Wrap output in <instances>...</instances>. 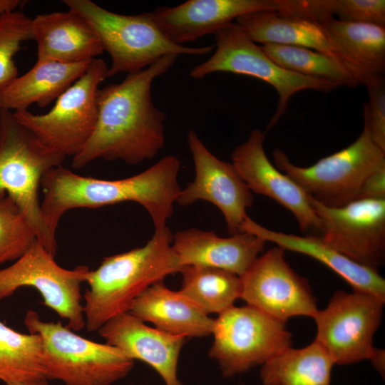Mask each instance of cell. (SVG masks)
Segmentation results:
<instances>
[{
    "mask_svg": "<svg viewBox=\"0 0 385 385\" xmlns=\"http://www.w3.org/2000/svg\"><path fill=\"white\" fill-rule=\"evenodd\" d=\"M165 333L188 337L212 335L215 319L178 291L163 282L146 289L132 303L129 312Z\"/></svg>",
    "mask_w": 385,
    "mask_h": 385,
    "instance_id": "603a6c76",
    "label": "cell"
},
{
    "mask_svg": "<svg viewBox=\"0 0 385 385\" xmlns=\"http://www.w3.org/2000/svg\"><path fill=\"white\" fill-rule=\"evenodd\" d=\"M31 21L18 10L0 16V93L19 76L15 56L32 39Z\"/></svg>",
    "mask_w": 385,
    "mask_h": 385,
    "instance_id": "f546056e",
    "label": "cell"
},
{
    "mask_svg": "<svg viewBox=\"0 0 385 385\" xmlns=\"http://www.w3.org/2000/svg\"><path fill=\"white\" fill-rule=\"evenodd\" d=\"M334 363L322 345L314 339L309 345L292 346L262 365L263 385H331Z\"/></svg>",
    "mask_w": 385,
    "mask_h": 385,
    "instance_id": "484cf974",
    "label": "cell"
},
{
    "mask_svg": "<svg viewBox=\"0 0 385 385\" xmlns=\"http://www.w3.org/2000/svg\"><path fill=\"white\" fill-rule=\"evenodd\" d=\"M215 40L214 53L192 68L190 76L200 79L213 73L227 72L253 77L270 84L278 94V103L269 128L285 113L290 98L297 92L314 90L326 93L339 87L332 81L300 75L281 67L235 23L215 33Z\"/></svg>",
    "mask_w": 385,
    "mask_h": 385,
    "instance_id": "ba28073f",
    "label": "cell"
},
{
    "mask_svg": "<svg viewBox=\"0 0 385 385\" xmlns=\"http://www.w3.org/2000/svg\"><path fill=\"white\" fill-rule=\"evenodd\" d=\"M134 385V384H133ZM136 385H144V384H136Z\"/></svg>",
    "mask_w": 385,
    "mask_h": 385,
    "instance_id": "74e56055",
    "label": "cell"
},
{
    "mask_svg": "<svg viewBox=\"0 0 385 385\" xmlns=\"http://www.w3.org/2000/svg\"><path fill=\"white\" fill-rule=\"evenodd\" d=\"M187 142L195 178L181 189L176 202L188 206L197 200L210 202L222 212L230 235L240 233L247 209L253 204L252 192L232 163L213 155L194 130L188 131Z\"/></svg>",
    "mask_w": 385,
    "mask_h": 385,
    "instance_id": "9a60e30c",
    "label": "cell"
},
{
    "mask_svg": "<svg viewBox=\"0 0 385 385\" xmlns=\"http://www.w3.org/2000/svg\"><path fill=\"white\" fill-rule=\"evenodd\" d=\"M385 301L364 292L338 290L327 306L313 317L315 340L334 364L349 365L370 360L376 347L373 339L383 316Z\"/></svg>",
    "mask_w": 385,
    "mask_h": 385,
    "instance_id": "8fae6325",
    "label": "cell"
},
{
    "mask_svg": "<svg viewBox=\"0 0 385 385\" xmlns=\"http://www.w3.org/2000/svg\"><path fill=\"white\" fill-rule=\"evenodd\" d=\"M31 29L32 39L37 45V62L86 63L103 53L95 29L72 10L36 15Z\"/></svg>",
    "mask_w": 385,
    "mask_h": 385,
    "instance_id": "ffe728a7",
    "label": "cell"
},
{
    "mask_svg": "<svg viewBox=\"0 0 385 385\" xmlns=\"http://www.w3.org/2000/svg\"><path fill=\"white\" fill-rule=\"evenodd\" d=\"M385 354L384 351L381 349L376 348L373 356L370 359L374 367L381 374H384V367H385Z\"/></svg>",
    "mask_w": 385,
    "mask_h": 385,
    "instance_id": "e575fe53",
    "label": "cell"
},
{
    "mask_svg": "<svg viewBox=\"0 0 385 385\" xmlns=\"http://www.w3.org/2000/svg\"><path fill=\"white\" fill-rule=\"evenodd\" d=\"M98 332L106 344L151 366L165 385H183L177 371L185 337L150 327L130 312L111 318Z\"/></svg>",
    "mask_w": 385,
    "mask_h": 385,
    "instance_id": "ac0fdd59",
    "label": "cell"
},
{
    "mask_svg": "<svg viewBox=\"0 0 385 385\" xmlns=\"http://www.w3.org/2000/svg\"><path fill=\"white\" fill-rule=\"evenodd\" d=\"M89 270L85 265L73 270L61 267L36 240L14 264L0 270V300L22 287H34L45 306L67 320L71 329L80 331L86 327L81 285Z\"/></svg>",
    "mask_w": 385,
    "mask_h": 385,
    "instance_id": "7c38bea8",
    "label": "cell"
},
{
    "mask_svg": "<svg viewBox=\"0 0 385 385\" xmlns=\"http://www.w3.org/2000/svg\"><path fill=\"white\" fill-rule=\"evenodd\" d=\"M178 56H165L142 71L127 74L121 82L98 89L96 126L84 147L73 157V168L98 159L136 165L153 158L163 148L165 115L154 104L151 88Z\"/></svg>",
    "mask_w": 385,
    "mask_h": 385,
    "instance_id": "6da1fadb",
    "label": "cell"
},
{
    "mask_svg": "<svg viewBox=\"0 0 385 385\" xmlns=\"http://www.w3.org/2000/svg\"><path fill=\"white\" fill-rule=\"evenodd\" d=\"M277 9V0H189L173 7L157 8L152 13L167 38L184 46L215 34L243 14Z\"/></svg>",
    "mask_w": 385,
    "mask_h": 385,
    "instance_id": "e0dca14e",
    "label": "cell"
},
{
    "mask_svg": "<svg viewBox=\"0 0 385 385\" xmlns=\"http://www.w3.org/2000/svg\"><path fill=\"white\" fill-rule=\"evenodd\" d=\"M254 235L266 242L274 243L282 250L311 257L344 279L353 291L368 293L385 300V279L379 271L361 265L326 244L319 235L299 236L266 228L248 215L240 227V232Z\"/></svg>",
    "mask_w": 385,
    "mask_h": 385,
    "instance_id": "44dd1931",
    "label": "cell"
},
{
    "mask_svg": "<svg viewBox=\"0 0 385 385\" xmlns=\"http://www.w3.org/2000/svg\"><path fill=\"white\" fill-rule=\"evenodd\" d=\"M334 55L366 87L384 78L385 27L330 18L319 23Z\"/></svg>",
    "mask_w": 385,
    "mask_h": 385,
    "instance_id": "7402d4cb",
    "label": "cell"
},
{
    "mask_svg": "<svg viewBox=\"0 0 385 385\" xmlns=\"http://www.w3.org/2000/svg\"><path fill=\"white\" fill-rule=\"evenodd\" d=\"M42 342L37 334H21L0 322V380L6 384L44 376Z\"/></svg>",
    "mask_w": 385,
    "mask_h": 385,
    "instance_id": "f1b7e54d",
    "label": "cell"
},
{
    "mask_svg": "<svg viewBox=\"0 0 385 385\" xmlns=\"http://www.w3.org/2000/svg\"><path fill=\"white\" fill-rule=\"evenodd\" d=\"M264 141L265 134L253 129L247 140L232 151V164L251 192L265 195L288 210L303 232L320 235L322 224L309 195L269 160Z\"/></svg>",
    "mask_w": 385,
    "mask_h": 385,
    "instance_id": "2e32d148",
    "label": "cell"
},
{
    "mask_svg": "<svg viewBox=\"0 0 385 385\" xmlns=\"http://www.w3.org/2000/svg\"><path fill=\"white\" fill-rule=\"evenodd\" d=\"M331 8L339 21L385 27L384 0H332Z\"/></svg>",
    "mask_w": 385,
    "mask_h": 385,
    "instance_id": "1f68e13d",
    "label": "cell"
},
{
    "mask_svg": "<svg viewBox=\"0 0 385 385\" xmlns=\"http://www.w3.org/2000/svg\"><path fill=\"white\" fill-rule=\"evenodd\" d=\"M95 29L103 51L111 58L108 78L142 71L167 55L203 56L214 46L178 45L163 33L152 12L125 15L108 11L91 0H64Z\"/></svg>",
    "mask_w": 385,
    "mask_h": 385,
    "instance_id": "277c9868",
    "label": "cell"
},
{
    "mask_svg": "<svg viewBox=\"0 0 385 385\" xmlns=\"http://www.w3.org/2000/svg\"><path fill=\"white\" fill-rule=\"evenodd\" d=\"M25 1L21 0H0V16L8 11L16 10Z\"/></svg>",
    "mask_w": 385,
    "mask_h": 385,
    "instance_id": "d590c367",
    "label": "cell"
},
{
    "mask_svg": "<svg viewBox=\"0 0 385 385\" xmlns=\"http://www.w3.org/2000/svg\"><path fill=\"white\" fill-rule=\"evenodd\" d=\"M359 199H385V168L377 170L366 181Z\"/></svg>",
    "mask_w": 385,
    "mask_h": 385,
    "instance_id": "836d02e7",
    "label": "cell"
},
{
    "mask_svg": "<svg viewBox=\"0 0 385 385\" xmlns=\"http://www.w3.org/2000/svg\"><path fill=\"white\" fill-rule=\"evenodd\" d=\"M272 156L274 165L308 195L334 207L359 200L366 181L385 168V152L364 129L351 144L308 167L294 165L280 149Z\"/></svg>",
    "mask_w": 385,
    "mask_h": 385,
    "instance_id": "52a82bcc",
    "label": "cell"
},
{
    "mask_svg": "<svg viewBox=\"0 0 385 385\" xmlns=\"http://www.w3.org/2000/svg\"><path fill=\"white\" fill-rule=\"evenodd\" d=\"M265 243L245 232L222 237L213 231L190 228L173 234L172 247L182 267H210L241 277L263 252Z\"/></svg>",
    "mask_w": 385,
    "mask_h": 385,
    "instance_id": "d6986e66",
    "label": "cell"
},
{
    "mask_svg": "<svg viewBox=\"0 0 385 385\" xmlns=\"http://www.w3.org/2000/svg\"><path fill=\"white\" fill-rule=\"evenodd\" d=\"M46 377H40L23 382H9L6 385H49Z\"/></svg>",
    "mask_w": 385,
    "mask_h": 385,
    "instance_id": "8d00e7d4",
    "label": "cell"
},
{
    "mask_svg": "<svg viewBox=\"0 0 385 385\" xmlns=\"http://www.w3.org/2000/svg\"><path fill=\"white\" fill-rule=\"evenodd\" d=\"M180 168L176 156L166 155L144 171L120 180L82 176L61 165L50 169L41 181L43 192L41 211L48 251L56 255L59 220L75 208L134 202L148 212L155 230L167 226L181 190Z\"/></svg>",
    "mask_w": 385,
    "mask_h": 385,
    "instance_id": "7a4b0ae2",
    "label": "cell"
},
{
    "mask_svg": "<svg viewBox=\"0 0 385 385\" xmlns=\"http://www.w3.org/2000/svg\"><path fill=\"white\" fill-rule=\"evenodd\" d=\"M240 279V298L279 321L313 318L318 311L307 279L291 267L284 250L277 246L260 255Z\"/></svg>",
    "mask_w": 385,
    "mask_h": 385,
    "instance_id": "5bb4252c",
    "label": "cell"
},
{
    "mask_svg": "<svg viewBox=\"0 0 385 385\" xmlns=\"http://www.w3.org/2000/svg\"><path fill=\"white\" fill-rule=\"evenodd\" d=\"M36 240L23 212L6 195L0 197V264L21 257Z\"/></svg>",
    "mask_w": 385,
    "mask_h": 385,
    "instance_id": "4dcf8cb0",
    "label": "cell"
},
{
    "mask_svg": "<svg viewBox=\"0 0 385 385\" xmlns=\"http://www.w3.org/2000/svg\"><path fill=\"white\" fill-rule=\"evenodd\" d=\"M172 241L168 226L155 230L144 246L106 257L97 269L89 270L83 305L88 332L98 331L111 318L128 312L146 289L180 272Z\"/></svg>",
    "mask_w": 385,
    "mask_h": 385,
    "instance_id": "3957f363",
    "label": "cell"
},
{
    "mask_svg": "<svg viewBox=\"0 0 385 385\" xmlns=\"http://www.w3.org/2000/svg\"><path fill=\"white\" fill-rule=\"evenodd\" d=\"M261 46L271 59L289 71L327 80L339 86H360L354 74L334 55L300 46L274 44Z\"/></svg>",
    "mask_w": 385,
    "mask_h": 385,
    "instance_id": "83f0119b",
    "label": "cell"
},
{
    "mask_svg": "<svg viewBox=\"0 0 385 385\" xmlns=\"http://www.w3.org/2000/svg\"><path fill=\"white\" fill-rule=\"evenodd\" d=\"M66 158L45 145L14 112L0 110V197L15 202L47 250L38 190L44 174Z\"/></svg>",
    "mask_w": 385,
    "mask_h": 385,
    "instance_id": "8992f818",
    "label": "cell"
},
{
    "mask_svg": "<svg viewBox=\"0 0 385 385\" xmlns=\"http://www.w3.org/2000/svg\"><path fill=\"white\" fill-rule=\"evenodd\" d=\"M90 62L36 61L0 93V110L16 113L27 111L33 104L47 106L84 73Z\"/></svg>",
    "mask_w": 385,
    "mask_h": 385,
    "instance_id": "cb8c5ba5",
    "label": "cell"
},
{
    "mask_svg": "<svg viewBox=\"0 0 385 385\" xmlns=\"http://www.w3.org/2000/svg\"><path fill=\"white\" fill-rule=\"evenodd\" d=\"M309 200L326 244L361 265L377 271L384 265L385 199H359L337 207Z\"/></svg>",
    "mask_w": 385,
    "mask_h": 385,
    "instance_id": "4fadbf2b",
    "label": "cell"
},
{
    "mask_svg": "<svg viewBox=\"0 0 385 385\" xmlns=\"http://www.w3.org/2000/svg\"><path fill=\"white\" fill-rule=\"evenodd\" d=\"M235 24L256 43L305 47L335 56L322 26L314 21L267 10L243 14Z\"/></svg>",
    "mask_w": 385,
    "mask_h": 385,
    "instance_id": "d4e9b609",
    "label": "cell"
},
{
    "mask_svg": "<svg viewBox=\"0 0 385 385\" xmlns=\"http://www.w3.org/2000/svg\"><path fill=\"white\" fill-rule=\"evenodd\" d=\"M240 385H244V384H240Z\"/></svg>",
    "mask_w": 385,
    "mask_h": 385,
    "instance_id": "f35d334b",
    "label": "cell"
},
{
    "mask_svg": "<svg viewBox=\"0 0 385 385\" xmlns=\"http://www.w3.org/2000/svg\"><path fill=\"white\" fill-rule=\"evenodd\" d=\"M209 356L223 376L245 373L292 346L285 323L245 305L232 307L215 319Z\"/></svg>",
    "mask_w": 385,
    "mask_h": 385,
    "instance_id": "30bf717a",
    "label": "cell"
},
{
    "mask_svg": "<svg viewBox=\"0 0 385 385\" xmlns=\"http://www.w3.org/2000/svg\"><path fill=\"white\" fill-rule=\"evenodd\" d=\"M24 324L41 339L47 379L65 385H112L133 367L135 360L120 349L83 338L61 322L42 321L34 310L27 311Z\"/></svg>",
    "mask_w": 385,
    "mask_h": 385,
    "instance_id": "5b68a950",
    "label": "cell"
},
{
    "mask_svg": "<svg viewBox=\"0 0 385 385\" xmlns=\"http://www.w3.org/2000/svg\"><path fill=\"white\" fill-rule=\"evenodd\" d=\"M369 101L364 106V129L385 152V79L368 86Z\"/></svg>",
    "mask_w": 385,
    "mask_h": 385,
    "instance_id": "d6a6232c",
    "label": "cell"
},
{
    "mask_svg": "<svg viewBox=\"0 0 385 385\" xmlns=\"http://www.w3.org/2000/svg\"><path fill=\"white\" fill-rule=\"evenodd\" d=\"M180 273V292L208 315L221 314L240 298L241 279L232 272L210 267L188 265Z\"/></svg>",
    "mask_w": 385,
    "mask_h": 385,
    "instance_id": "4316f807",
    "label": "cell"
},
{
    "mask_svg": "<svg viewBox=\"0 0 385 385\" xmlns=\"http://www.w3.org/2000/svg\"><path fill=\"white\" fill-rule=\"evenodd\" d=\"M108 69L103 59H93L48 112L36 115L27 110L14 113L15 117L49 148L66 157L75 156L93 132L98 116L97 93L108 78Z\"/></svg>",
    "mask_w": 385,
    "mask_h": 385,
    "instance_id": "9c48e42d",
    "label": "cell"
}]
</instances>
